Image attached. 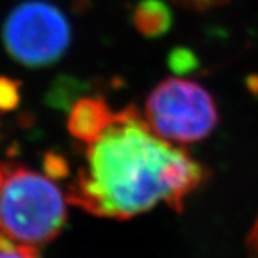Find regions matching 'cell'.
<instances>
[{"label": "cell", "mask_w": 258, "mask_h": 258, "mask_svg": "<svg viewBox=\"0 0 258 258\" xmlns=\"http://www.w3.org/2000/svg\"><path fill=\"white\" fill-rule=\"evenodd\" d=\"M115 112L101 98H83L69 113V132L85 144L96 139L111 123Z\"/></svg>", "instance_id": "5b68a950"}, {"label": "cell", "mask_w": 258, "mask_h": 258, "mask_svg": "<svg viewBox=\"0 0 258 258\" xmlns=\"http://www.w3.org/2000/svg\"><path fill=\"white\" fill-rule=\"evenodd\" d=\"M145 120L158 137L178 144L207 138L218 123L217 103L200 83L169 78L149 93Z\"/></svg>", "instance_id": "3957f363"}, {"label": "cell", "mask_w": 258, "mask_h": 258, "mask_svg": "<svg viewBox=\"0 0 258 258\" xmlns=\"http://www.w3.org/2000/svg\"><path fill=\"white\" fill-rule=\"evenodd\" d=\"M134 23L139 33L145 36H161L171 28L172 13L161 0H144L135 10Z\"/></svg>", "instance_id": "8992f818"}, {"label": "cell", "mask_w": 258, "mask_h": 258, "mask_svg": "<svg viewBox=\"0 0 258 258\" xmlns=\"http://www.w3.org/2000/svg\"><path fill=\"white\" fill-rule=\"evenodd\" d=\"M0 258H40L37 248L16 244L0 235Z\"/></svg>", "instance_id": "52a82bcc"}, {"label": "cell", "mask_w": 258, "mask_h": 258, "mask_svg": "<svg viewBox=\"0 0 258 258\" xmlns=\"http://www.w3.org/2000/svg\"><path fill=\"white\" fill-rule=\"evenodd\" d=\"M68 204L49 176L6 168L0 179V235L35 248L46 245L63 228Z\"/></svg>", "instance_id": "7a4b0ae2"}, {"label": "cell", "mask_w": 258, "mask_h": 258, "mask_svg": "<svg viewBox=\"0 0 258 258\" xmlns=\"http://www.w3.org/2000/svg\"><path fill=\"white\" fill-rule=\"evenodd\" d=\"M19 91L15 82L0 79V109H12L18 105Z\"/></svg>", "instance_id": "ba28073f"}, {"label": "cell", "mask_w": 258, "mask_h": 258, "mask_svg": "<svg viewBox=\"0 0 258 258\" xmlns=\"http://www.w3.org/2000/svg\"><path fill=\"white\" fill-rule=\"evenodd\" d=\"M5 171H6V168L0 164V179H2V176H3V174H5Z\"/></svg>", "instance_id": "8fae6325"}, {"label": "cell", "mask_w": 258, "mask_h": 258, "mask_svg": "<svg viewBox=\"0 0 258 258\" xmlns=\"http://www.w3.org/2000/svg\"><path fill=\"white\" fill-rule=\"evenodd\" d=\"M86 145L85 164L66 198L102 218L129 220L161 203L182 211L207 176L201 164L158 137L134 108L116 112Z\"/></svg>", "instance_id": "6da1fadb"}, {"label": "cell", "mask_w": 258, "mask_h": 258, "mask_svg": "<svg viewBox=\"0 0 258 258\" xmlns=\"http://www.w3.org/2000/svg\"><path fill=\"white\" fill-rule=\"evenodd\" d=\"M248 252L252 258L258 257V218L248 237Z\"/></svg>", "instance_id": "9c48e42d"}, {"label": "cell", "mask_w": 258, "mask_h": 258, "mask_svg": "<svg viewBox=\"0 0 258 258\" xmlns=\"http://www.w3.org/2000/svg\"><path fill=\"white\" fill-rule=\"evenodd\" d=\"M3 35L9 53L16 60L28 66H45L63 55L71 29L55 6L29 2L13 10Z\"/></svg>", "instance_id": "277c9868"}, {"label": "cell", "mask_w": 258, "mask_h": 258, "mask_svg": "<svg viewBox=\"0 0 258 258\" xmlns=\"http://www.w3.org/2000/svg\"><path fill=\"white\" fill-rule=\"evenodd\" d=\"M178 2H182L185 5H189L194 8H210V6L220 5L221 2H225V0H178Z\"/></svg>", "instance_id": "30bf717a"}]
</instances>
